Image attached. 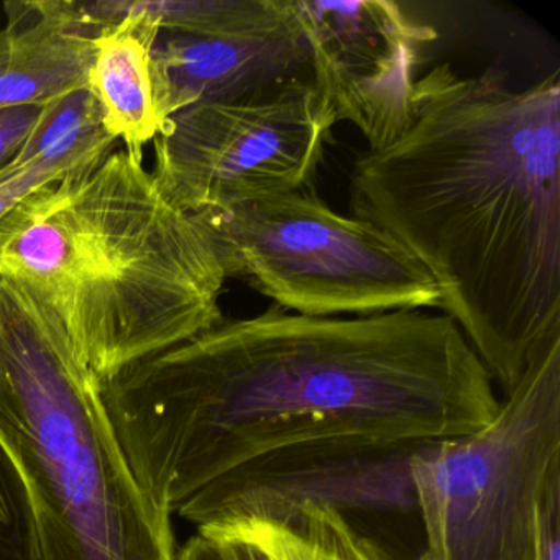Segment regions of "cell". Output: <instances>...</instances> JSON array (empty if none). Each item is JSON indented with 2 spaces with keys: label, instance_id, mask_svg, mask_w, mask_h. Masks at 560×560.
Segmentation results:
<instances>
[{
  "label": "cell",
  "instance_id": "obj_14",
  "mask_svg": "<svg viewBox=\"0 0 560 560\" xmlns=\"http://www.w3.org/2000/svg\"><path fill=\"white\" fill-rule=\"evenodd\" d=\"M170 34L215 35L241 31L273 18L281 0H140Z\"/></svg>",
  "mask_w": 560,
  "mask_h": 560
},
{
  "label": "cell",
  "instance_id": "obj_17",
  "mask_svg": "<svg viewBox=\"0 0 560 560\" xmlns=\"http://www.w3.org/2000/svg\"><path fill=\"white\" fill-rule=\"evenodd\" d=\"M44 106L0 109V172L14 163L40 119Z\"/></svg>",
  "mask_w": 560,
  "mask_h": 560
},
{
  "label": "cell",
  "instance_id": "obj_15",
  "mask_svg": "<svg viewBox=\"0 0 560 560\" xmlns=\"http://www.w3.org/2000/svg\"><path fill=\"white\" fill-rule=\"evenodd\" d=\"M198 534L229 544L237 560H347L267 521H232Z\"/></svg>",
  "mask_w": 560,
  "mask_h": 560
},
{
  "label": "cell",
  "instance_id": "obj_5",
  "mask_svg": "<svg viewBox=\"0 0 560 560\" xmlns=\"http://www.w3.org/2000/svg\"><path fill=\"white\" fill-rule=\"evenodd\" d=\"M560 474V327L483 428L412 458L422 560H534L537 511Z\"/></svg>",
  "mask_w": 560,
  "mask_h": 560
},
{
  "label": "cell",
  "instance_id": "obj_7",
  "mask_svg": "<svg viewBox=\"0 0 560 560\" xmlns=\"http://www.w3.org/2000/svg\"><path fill=\"white\" fill-rule=\"evenodd\" d=\"M428 442V441H425ZM424 442L323 439L238 465L176 510L198 530L238 520H336L370 560H422L412 458Z\"/></svg>",
  "mask_w": 560,
  "mask_h": 560
},
{
  "label": "cell",
  "instance_id": "obj_13",
  "mask_svg": "<svg viewBox=\"0 0 560 560\" xmlns=\"http://www.w3.org/2000/svg\"><path fill=\"white\" fill-rule=\"evenodd\" d=\"M114 143L116 139L104 126L100 103L86 86L44 106L14 163L54 166L70 175L103 160Z\"/></svg>",
  "mask_w": 560,
  "mask_h": 560
},
{
  "label": "cell",
  "instance_id": "obj_6",
  "mask_svg": "<svg viewBox=\"0 0 560 560\" xmlns=\"http://www.w3.org/2000/svg\"><path fill=\"white\" fill-rule=\"evenodd\" d=\"M229 278L316 317L441 307L421 261L370 222L337 214L311 189L199 212Z\"/></svg>",
  "mask_w": 560,
  "mask_h": 560
},
{
  "label": "cell",
  "instance_id": "obj_18",
  "mask_svg": "<svg viewBox=\"0 0 560 560\" xmlns=\"http://www.w3.org/2000/svg\"><path fill=\"white\" fill-rule=\"evenodd\" d=\"M534 560H560V474L550 478L540 498Z\"/></svg>",
  "mask_w": 560,
  "mask_h": 560
},
{
  "label": "cell",
  "instance_id": "obj_8",
  "mask_svg": "<svg viewBox=\"0 0 560 560\" xmlns=\"http://www.w3.org/2000/svg\"><path fill=\"white\" fill-rule=\"evenodd\" d=\"M337 122L313 80L173 114L155 137L152 175L182 211H225L307 188Z\"/></svg>",
  "mask_w": 560,
  "mask_h": 560
},
{
  "label": "cell",
  "instance_id": "obj_12",
  "mask_svg": "<svg viewBox=\"0 0 560 560\" xmlns=\"http://www.w3.org/2000/svg\"><path fill=\"white\" fill-rule=\"evenodd\" d=\"M83 5L84 15L100 25L94 38L88 90L94 94L104 126L127 150L142 147L162 129L153 83V47L159 21L133 0H103Z\"/></svg>",
  "mask_w": 560,
  "mask_h": 560
},
{
  "label": "cell",
  "instance_id": "obj_1",
  "mask_svg": "<svg viewBox=\"0 0 560 560\" xmlns=\"http://www.w3.org/2000/svg\"><path fill=\"white\" fill-rule=\"evenodd\" d=\"M100 385L137 483L168 514L287 445L441 441L483 428L501 402L457 324L424 310L316 317L271 304Z\"/></svg>",
  "mask_w": 560,
  "mask_h": 560
},
{
  "label": "cell",
  "instance_id": "obj_11",
  "mask_svg": "<svg viewBox=\"0 0 560 560\" xmlns=\"http://www.w3.org/2000/svg\"><path fill=\"white\" fill-rule=\"evenodd\" d=\"M0 28V109L47 106L88 86L100 25L68 0L4 4Z\"/></svg>",
  "mask_w": 560,
  "mask_h": 560
},
{
  "label": "cell",
  "instance_id": "obj_9",
  "mask_svg": "<svg viewBox=\"0 0 560 560\" xmlns=\"http://www.w3.org/2000/svg\"><path fill=\"white\" fill-rule=\"evenodd\" d=\"M314 86L337 122L360 130L369 150L395 142L411 122L416 70L438 32L392 0H293Z\"/></svg>",
  "mask_w": 560,
  "mask_h": 560
},
{
  "label": "cell",
  "instance_id": "obj_3",
  "mask_svg": "<svg viewBox=\"0 0 560 560\" xmlns=\"http://www.w3.org/2000/svg\"><path fill=\"white\" fill-rule=\"evenodd\" d=\"M0 277L60 323L100 383L224 319L229 278L208 225L127 149L0 219Z\"/></svg>",
  "mask_w": 560,
  "mask_h": 560
},
{
  "label": "cell",
  "instance_id": "obj_2",
  "mask_svg": "<svg viewBox=\"0 0 560 560\" xmlns=\"http://www.w3.org/2000/svg\"><path fill=\"white\" fill-rule=\"evenodd\" d=\"M350 208L421 261L510 393L560 327L559 77L514 90L497 71L432 68L405 132L353 163Z\"/></svg>",
  "mask_w": 560,
  "mask_h": 560
},
{
  "label": "cell",
  "instance_id": "obj_10",
  "mask_svg": "<svg viewBox=\"0 0 560 560\" xmlns=\"http://www.w3.org/2000/svg\"><path fill=\"white\" fill-rule=\"evenodd\" d=\"M152 58L162 126L196 104L231 103L290 81L313 80L293 0H281L268 21L228 34L160 32Z\"/></svg>",
  "mask_w": 560,
  "mask_h": 560
},
{
  "label": "cell",
  "instance_id": "obj_4",
  "mask_svg": "<svg viewBox=\"0 0 560 560\" xmlns=\"http://www.w3.org/2000/svg\"><path fill=\"white\" fill-rule=\"evenodd\" d=\"M0 442L31 493L42 560H175L172 514L137 483L100 380L60 323L2 277Z\"/></svg>",
  "mask_w": 560,
  "mask_h": 560
},
{
  "label": "cell",
  "instance_id": "obj_19",
  "mask_svg": "<svg viewBox=\"0 0 560 560\" xmlns=\"http://www.w3.org/2000/svg\"><path fill=\"white\" fill-rule=\"evenodd\" d=\"M175 560H237L229 544L196 534L185 544Z\"/></svg>",
  "mask_w": 560,
  "mask_h": 560
},
{
  "label": "cell",
  "instance_id": "obj_16",
  "mask_svg": "<svg viewBox=\"0 0 560 560\" xmlns=\"http://www.w3.org/2000/svg\"><path fill=\"white\" fill-rule=\"evenodd\" d=\"M0 560H42L27 485L0 442Z\"/></svg>",
  "mask_w": 560,
  "mask_h": 560
}]
</instances>
